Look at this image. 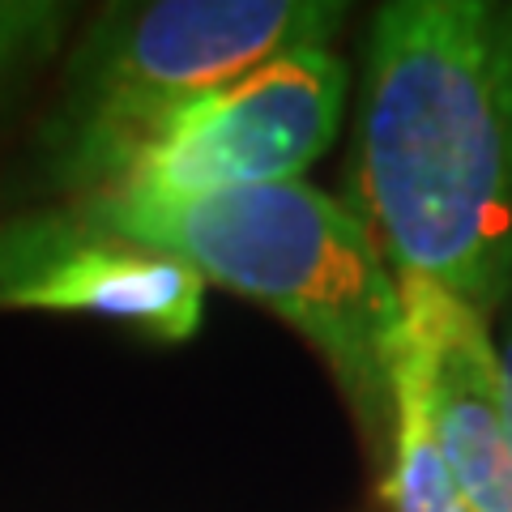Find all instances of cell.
<instances>
[{
	"instance_id": "6da1fadb",
	"label": "cell",
	"mask_w": 512,
	"mask_h": 512,
	"mask_svg": "<svg viewBox=\"0 0 512 512\" xmlns=\"http://www.w3.org/2000/svg\"><path fill=\"white\" fill-rule=\"evenodd\" d=\"M355 192L397 278L495 316L512 299V5L393 0L367 35Z\"/></svg>"
},
{
	"instance_id": "7a4b0ae2",
	"label": "cell",
	"mask_w": 512,
	"mask_h": 512,
	"mask_svg": "<svg viewBox=\"0 0 512 512\" xmlns=\"http://www.w3.org/2000/svg\"><path fill=\"white\" fill-rule=\"evenodd\" d=\"M77 210L291 325L325 359L367 453L384 466L406 308L402 282L346 201L295 180L205 197H99Z\"/></svg>"
},
{
	"instance_id": "3957f363",
	"label": "cell",
	"mask_w": 512,
	"mask_h": 512,
	"mask_svg": "<svg viewBox=\"0 0 512 512\" xmlns=\"http://www.w3.org/2000/svg\"><path fill=\"white\" fill-rule=\"evenodd\" d=\"M346 5L333 0H137L86 22L60 99L39 128L43 192L82 205L107 197L137 158L205 94L256 64L333 47Z\"/></svg>"
},
{
	"instance_id": "277c9868",
	"label": "cell",
	"mask_w": 512,
	"mask_h": 512,
	"mask_svg": "<svg viewBox=\"0 0 512 512\" xmlns=\"http://www.w3.org/2000/svg\"><path fill=\"white\" fill-rule=\"evenodd\" d=\"M346 90L350 69L333 47L256 64L192 103L107 197H205L295 184L338 137Z\"/></svg>"
},
{
	"instance_id": "5b68a950",
	"label": "cell",
	"mask_w": 512,
	"mask_h": 512,
	"mask_svg": "<svg viewBox=\"0 0 512 512\" xmlns=\"http://www.w3.org/2000/svg\"><path fill=\"white\" fill-rule=\"evenodd\" d=\"M82 312L184 342L201 329L205 282L184 261L99 227L77 205L0 214V312Z\"/></svg>"
},
{
	"instance_id": "8992f818",
	"label": "cell",
	"mask_w": 512,
	"mask_h": 512,
	"mask_svg": "<svg viewBox=\"0 0 512 512\" xmlns=\"http://www.w3.org/2000/svg\"><path fill=\"white\" fill-rule=\"evenodd\" d=\"M402 282L406 350L436 444L470 512H512V414L491 320L440 286Z\"/></svg>"
},
{
	"instance_id": "52a82bcc",
	"label": "cell",
	"mask_w": 512,
	"mask_h": 512,
	"mask_svg": "<svg viewBox=\"0 0 512 512\" xmlns=\"http://www.w3.org/2000/svg\"><path fill=\"white\" fill-rule=\"evenodd\" d=\"M380 487H384V504L393 512H470L436 444V431H431L419 372L410 363L406 342L393 376V431H389V453H384L380 466Z\"/></svg>"
},
{
	"instance_id": "ba28073f",
	"label": "cell",
	"mask_w": 512,
	"mask_h": 512,
	"mask_svg": "<svg viewBox=\"0 0 512 512\" xmlns=\"http://www.w3.org/2000/svg\"><path fill=\"white\" fill-rule=\"evenodd\" d=\"M73 22L69 5H30V0H0V111L18 103V94L64 43Z\"/></svg>"
},
{
	"instance_id": "9c48e42d",
	"label": "cell",
	"mask_w": 512,
	"mask_h": 512,
	"mask_svg": "<svg viewBox=\"0 0 512 512\" xmlns=\"http://www.w3.org/2000/svg\"><path fill=\"white\" fill-rule=\"evenodd\" d=\"M495 359H500V380H504V397L512 414V325L504 329V342H495Z\"/></svg>"
}]
</instances>
